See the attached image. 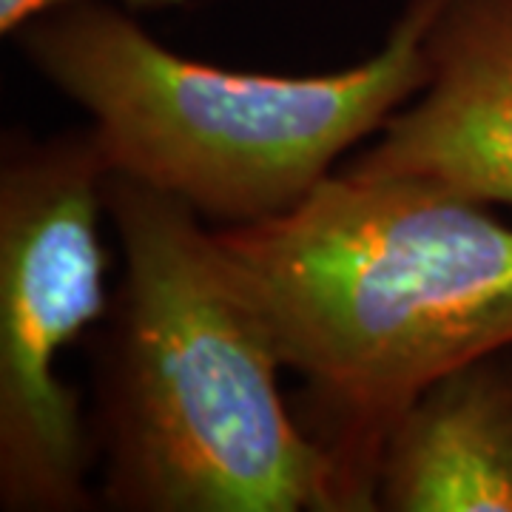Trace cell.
<instances>
[{
    "label": "cell",
    "mask_w": 512,
    "mask_h": 512,
    "mask_svg": "<svg viewBox=\"0 0 512 512\" xmlns=\"http://www.w3.org/2000/svg\"><path fill=\"white\" fill-rule=\"evenodd\" d=\"M217 231L302 382L293 410L342 512H376L404 410L512 348V225L436 185L342 168L288 214Z\"/></svg>",
    "instance_id": "obj_1"
},
{
    "label": "cell",
    "mask_w": 512,
    "mask_h": 512,
    "mask_svg": "<svg viewBox=\"0 0 512 512\" xmlns=\"http://www.w3.org/2000/svg\"><path fill=\"white\" fill-rule=\"evenodd\" d=\"M123 271L92 333L97 498L117 512H342L276 333L194 208L109 174Z\"/></svg>",
    "instance_id": "obj_2"
},
{
    "label": "cell",
    "mask_w": 512,
    "mask_h": 512,
    "mask_svg": "<svg viewBox=\"0 0 512 512\" xmlns=\"http://www.w3.org/2000/svg\"><path fill=\"white\" fill-rule=\"evenodd\" d=\"M439 6L404 0L379 52L325 74L231 72L191 60L111 0L52 9L12 40L89 114L111 174L231 228L288 214L424 89V37Z\"/></svg>",
    "instance_id": "obj_3"
},
{
    "label": "cell",
    "mask_w": 512,
    "mask_h": 512,
    "mask_svg": "<svg viewBox=\"0 0 512 512\" xmlns=\"http://www.w3.org/2000/svg\"><path fill=\"white\" fill-rule=\"evenodd\" d=\"M109 163L89 126L0 146V510L86 512L97 498L89 413L60 376L106 319Z\"/></svg>",
    "instance_id": "obj_4"
},
{
    "label": "cell",
    "mask_w": 512,
    "mask_h": 512,
    "mask_svg": "<svg viewBox=\"0 0 512 512\" xmlns=\"http://www.w3.org/2000/svg\"><path fill=\"white\" fill-rule=\"evenodd\" d=\"M430 77L345 171L512 208V0H441Z\"/></svg>",
    "instance_id": "obj_5"
},
{
    "label": "cell",
    "mask_w": 512,
    "mask_h": 512,
    "mask_svg": "<svg viewBox=\"0 0 512 512\" xmlns=\"http://www.w3.org/2000/svg\"><path fill=\"white\" fill-rule=\"evenodd\" d=\"M507 350L450 370L404 410L384 441L376 510L512 512Z\"/></svg>",
    "instance_id": "obj_6"
},
{
    "label": "cell",
    "mask_w": 512,
    "mask_h": 512,
    "mask_svg": "<svg viewBox=\"0 0 512 512\" xmlns=\"http://www.w3.org/2000/svg\"><path fill=\"white\" fill-rule=\"evenodd\" d=\"M83 0H0V35L15 37L29 23L52 9H63ZM126 9H163V6H188L197 0H111Z\"/></svg>",
    "instance_id": "obj_7"
}]
</instances>
